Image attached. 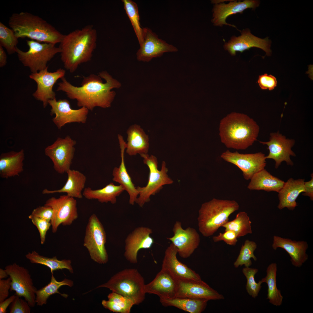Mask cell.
<instances>
[{"mask_svg":"<svg viewBox=\"0 0 313 313\" xmlns=\"http://www.w3.org/2000/svg\"><path fill=\"white\" fill-rule=\"evenodd\" d=\"M108 300H103L102 304L105 309L114 312L130 313L134 305L130 299L112 292L108 296Z\"/></svg>","mask_w":313,"mask_h":313,"instance_id":"obj_38","label":"cell"},{"mask_svg":"<svg viewBox=\"0 0 313 313\" xmlns=\"http://www.w3.org/2000/svg\"><path fill=\"white\" fill-rule=\"evenodd\" d=\"M99 75L84 77L79 87L72 85L63 77L58 84L57 90L64 92L70 99L76 100L79 107L91 111L96 107L109 108L116 95L115 92L111 90L120 88L121 84L106 71L101 72Z\"/></svg>","mask_w":313,"mask_h":313,"instance_id":"obj_1","label":"cell"},{"mask_svg":"<svg viewBox=\"0 0 313 313\" xmlns=\"http://www.w3.org/2000/svg\"><path fill=\"white\" fill-rule=\"evenodd\" d=\"M28 218L37 228L40 234L41 243L43 244L45 241L46 233L51 226L50 222L31 214L28 216Z\"/></svg>","mask_w":313,"mask_h":313,"instance_id":"obj_43","label":"cell"},{"mask_svg":"<svg viewBox=\"0 0 313 313\" xmlns=\"http://www.w3.org/2000/svg\"><path fill=\"white\" fill-rule=\"evenodd\" d=\"M15 297V294L12 295L0 303V313H6L7 307L13 302Z\"/></svg>","mask_w":313,"mask_h":313,"instance_id":"obj_50","label":"cell"},{"mask_svg":"<svg viewBox=\"0 0 313 313\" xmlns=\"http://www.w3.org/2000/svg\"><path fill=\"white\" fill-rule=\"evenodd\" d=\"M106 242V235L104 227L96 215L93 214L88 219L83 244L91 259L98 263L105 264L108 261L105 245Z\"/></svg>","mask_w":313,"mask_h":313,"instance_id":"obj_9","label":"cell"},{"mask_svg":"<svg viewBox=\"0 0 313 313\" xmlns=\"http://www.w3.org/2000/svg\"><path fill=\"white\" fill-rule=\"evenodd\" d=\"M242 271L247 280L245 286L246 291L250 296L255 298L258 296L263 283L261 280L257 283L255 279V276L258 270L256 268L245 267Z\"/></svg>","mask_w":313,"mask_h":313,"instance_id":"obj_42","label":"cell"},{"mask_svg":"<svg viewBox=\"0 0 313 313\" xmlns=\"http://www.w3.org/2000/svg\"><path fill=\"white\" fill-rule=\"evenodd\" d=\"M24 151H12L3 153L0 156V176L7 179L19 176L23 171Z\"/></svg>","mask_w":313,"mask_h":313,"instance_id":"obj_28","label":"cell"},{"mask_svg":"<svg viewBox=\"0 0 313 313\" xmlns=\"http://www.w3.org/2000/svg\"><path fill=\"white\" fill-rule=\"evenodd\" d=\"M304 179L295 180L292 178L285 182L283 188L278 192L279 203L277 208L282 210L286 208L293 210L297 206L296 200L299 195L305 191Z\"/></svg>","mask_w":313,"mask_h":313,"instance_id":"obj_27","label":"cell"},{"mask_svg":"<svg viewBox=\"0 0 313 313\" xmlns=\"http://www.w3.org/2000/svg\"><path fill=\"white\" fill-rule=\"evenodd\" d=\"M176 297L209 300L223 299V296L202 281H178Z\"/></svg>","mask_w":313,"mask_h":313,"instance_id":"obj_22","label":"cell"},{"mask_svg":"<svg viewBox=\"0 0 313 313\" xmlns=\"http://www.w3.org/2000/svg\"><path fill=\"white\" fill-rule=\"evenodd\" d=\"M272 247L274 250L278 248L284 249L290 257L292 264L295 267H301L308 259L306 251L308 245L306 241H296L274 236Z\"/></svg>","mask_w":313,"mask_h":313,"instance_id":"obj_25","label":"cell"},{"mask_svg":"<svg viewBox=\"0 0 313 313\" xmlns=\"http://www.w3.org/2000/svg\"><path fill=\"white\" fill-rule=\"evenodd\" d=\"M53 214V209L51 207L44 205L34 209L31 214L51 222Z\"/></svg>","mask_w":313,"mask_h":313,"instance_id":"obj_47","label":"cell"},{"mask_svg":"<svg viewBox=\"0 0 313 313\" xmlns=\"http://www.w3.org/2000/svg\"><path fill=\"white\" fill-rule=\"evenodd\" d=\"M18 39L12 29L0 22V46L6 49L9 54L16 52Z\"/></svg>","mask_w":313,"mask_h":313,"instance_id":"obj_41","label":"cell"},{"mask_svg":"<svg viewBox=\"0 0 313 313\" xmlns=\"http://www.w3.org/2000/svg\"><path fill=\"white\" fill-rule=\"evenodd\" d=\"M124 190L120 185H117L111 182L100 189L93 190L90 187L85 188L82 194L83 196L88 199H96L101 203L110 202L114 204L116 202L117 197Z\"/></svg>","mask_w":313,"mask_h":313,"instance_id":"obj_32","label":"cell"},{"mask_svg":"<svg viewBox=\"0 0 313 313\" xmlns=\"http://www.w3.org/2000/svg\"><path fill=\"white\" fill-rule=\"evenodd\" d=\"M143 159V163L147 165L149 169L148 182L144 187H137L139 196L136 202L140 207L150 201V197L158 193L165 185L171 184L173 180L168 174V169L165 161H163L160 170H158V162L154 156H149L147 154L140 155Z\"/></svg>","mask_w":313,"mask_h":313,"instance_id":"obj_7","label":"cell"},{"mask_svg":"<svg viewBox=\"0 0 313 313\" xmlns=\"http://www.w3.org/2000/svg\"><path fill=\"white\" fill-rule=\"evenodd\" d=\"M48 67L38 72L32 73L29 77L37 83V88L33 94L37 100L42 102L44 108L48 104L49 100L55 98V93L53 90L54 85L65 74V70L59 68L53 72L48 70Z\"/></svg>","mask_w":313,"mask_h":313,"instance_id":"obj_16","label":"cell"},{"mask_svg":"<svg viewBox=\"0 0 313 313\" xmlns=\"http://www.w3.org/2000/svg\"><path fill=\"white\" fill-rule=\"evenodd\" d=\"M11 280L10 277L6 279H0V303L7 299L11 288Z\"/></svg>","mask_w":313,"mask_h":313,"instance_id":"obj_48","label":"cell"},{"mask_svg":"<svg viewBox=\"0 0 313 313\" xmlns=\"http://www.w3.org/2000/svg\"><path fill=\"white\" fill-rule=\"evenodd\" d=\"M126 152L130 156L147 154L149 147V137L140 126L137 124L128 129Z\"/></svg>","mask_w":313,"mask_h":313,"instance_id":"obj_30","label":"cell"},{"mask_svg":"<svg viewBox=\"0 0 313 313\" xmlns=\"http://www.w3.org/2000/svg\"><path fill=\"white\" fill-rule=\"evenodd\" d=\"M32 263L40 264L49 268L52 274L54 271L63 269L68 270L71 273L73 272L70 260H58L56 256L49 258L40 255L35 251L28 252L25 256Z\"/></svg>","mask_w":313,"mask_h":313,"instance_id":"obj_35","label":"cell"},{"mask_svg":"<svg viewBox=\"0 0 313 313\" xmlns=\"http://www.w3.org/2000/svg\"><path fill=\"white\" fill-rule=\"evenodd\" d=\"M30 307L28 302L18 295L10 306V313H30Z\"/></svg>","mask_w":313,"mask_h":313,"instance_id":"obj_44","label":"cell"},{"mask_svg":"<svg viewBox=\"0 0 313 313\" xmlns=\"http://www.w3.org/2000/svg\"><path fill=\"white\" fill-rule=\"evenodd\" d=\"M8 275L5 270L0 268V279H3L8 277Z\"/></svg>","mask_w":313,"mask_h":313,"instance_id":"obj_52","label":"cell"},{"mask_svg":"<svg viewBox=\"0 0 313 313\" xmlns=\"http://www.w3.org/2000/svg\"><path fill=\"white\" fill-rule=\"evenodd\" d=\"M150 228L141 226L136 228L127 237L125 240L124 256L130 263H137V253L142 249H149L154 243L150 235L152 233Z\"/></svg>","mask_w":313,"mask_h":313,"instance_id":"obj_21","label":"cell"},{"mask_svg":"<svg viewBox=\"0 0 313 313\" xmlns=\"http://www.w3.org/2000/svg\"><path fill=\"white\" fill-rule=\"evenodd\" d=\"M97 34L92 25L75 30L64 36L59 47L64 67L70 72L90 60L97 46Z\"/></svg>","mask_w":313,"mask_h":313,"instance_id":"obj_2","label":"cell"},{"mask_svg":"<svg viewBox=\"0 0 313 313\" xmlns=\"http://www.w3.org/2000/svg\"><path fill=\"white\" fill-rule=\"evenodd\" d=\"M221 157L237 166L242 172L244 179L247 180L265 169L266 164V156L261 152L243 154L227 150L221 154Z\"/></svg>","mask_w":313,"mask_h":313,"instance_id":"obj_13","label":"cell"},{"mask_svg":"<svg viewBox=\"0 0 313 313\" xmlns=\"http://www.w3.org/2000/svg\"><path fill=\"white\" fill-rule=\"evenodd\" d=\"M29 47L26 52L17 48L18 59L25 66L28 67L32 73L38 72L48 67L47 64L61 50L55 45L39 42L34 40H27Z\"/></svg>","mask_w":313,"mask_h":313,"instance_id":"obj_8","label":"cell"},{"mask_svg":"<svg viewBox=\"0 0 313 313\" xmlns=\"http://www.w3.org/2000/svg\"><path fill=\"white\" fill-rule=\"evenodd\" d=\"M76 144L75 141L67 136L64 138H58L45 148V154L51 160L54 170L58 173L63 174L70 169Z\"/></svg>","mask_w":313,"mask_h":313,"instance_id":"obj_12","label":"cell"},{"mask_svg":"<svg viewBox=\"0 0 313 313\" xmlns=\"http://www.w3.org/2000/svg\"><path fill=\"white\" fill-rule=\"evenodd\" d=\"M241 33V35L239 36H232L230 40L224 46L225 49L232 55H235L237 51L242 52L253 47L262 49L267 56L271 55V41L268 37L264 39L258 37L253 35L249 29L243 30Z\"/></svg>","mask_w":313,"mask_h":313,"instance_id":"obj_19","label":"cell"},{"mask_svg":"<svg viewBox=\"0 0 313 313\" xmlns=\"http://www.w3.org/2000/svg\"><path fill=\"white\" fill-rule=\"evenodd\" d=\"M44 205L51 207L53 214L51 221L52 231L56 233L59 226H69L78 217L77 201L74 198L67 195L59 198L52 197L45 202Z\"/></svg>","mask_w":313,"mask_h":313,"instance_id":"obj_10","label":"cell"},{"mask_svg":"<svg viewBox=\"0 0 313 313\" xmlns=\"http://www.w3.org/2000/svg\"><path fill=\"white\" fill-rule=\"evenodd\" d=\"M64 285L71 287L73 285V281L66 278L61 281H58L53 274H52L50 282L36 291V303L37 305L42 306L44 304H46L47 300L49 297L51 295L56 293L59 294L65 298H67L68 296L67 294H61L58 290L60 287Z\"/></svg>","mask_w":313,"mask_h":313,"instance_id":"obj_36","label":"cell"},{"mask_svg":"<svg viewBox=\"0 0 313 313\" xmlns=\"http://www.w3.org/2000/svg\"><path fill=\"white\" fill-rule=\"evenodd\" d=\"M145 284L143 277L137 269L128 268L117 272L97 288H108L130 299L134 305H139L145 299Z\"/></svg>","mask_w":313,"mask_h":313,"instance_id":"obj_6","label":"cell"},{"mask_svg":"<svg viewBox=\"0 0 313 313\" xmlns=\"http://www.w3.org/2000/svg\"><path fill=\"white\" fill-rule=\"evenodd\" d=\"M257 247V244L255 242L248 239L245 240L244 244L241 247L236 260L234 263V267L237 268L243 265L246 267L251 266L252 265L251 259L252 258L255 261L257 260L254 254Z\"/></svg>","mask_w":313,"mask_h":313,"instance_id":"obj_40","label":"cell"},{"mask_svg":"<svg viewBox=\"0 0 313 313\" xmlns=\"http://www.w3.org/2000/svg\"><path fill=\"white\" fill-rule=\"evenodd\" d=\"M257 82L262 90H273L276 86L277 81L276 78L273 76L265 73L259 75Z\"/></svg>","mask_w":313,"mask_h":313,"instance_id":"obj_45","label":"cell"},{"mask_svg":"<svg viewBox=\"0 0 313 313\" xmlns=\"http://www.w3.org/2000/svg\"><path fill=\"white\" fill-rule=\"evenodd\" d=\"M178 281L165 270L161 269L154 279L145 284L146 293L158 296L160 299H171L176 297Z\"/></svg>","mask_w":313,"mask_h":313,"instance_id":"obj_23","label":"cell"},{"mask_svg":"<svg viewBox=\"0 0 313 313\" xmlns=\"http://www.w3.org/2000/svg\"><path fill=\"white\" fill-rule=\"evenodd\" d=\"M311 180L308 181L304 182L305 191L303 193V195L305 196H308L310 198V199L312 201L313 200V173L311 174Z\"/></svg>","mask_w":313,"mask_h":313,"instance_id":"obj_49","label":"cell"},{"mask_svg":"<svg viewBox=\"0 0 313 313\" xmlns=\"http://www.w3.org/2000/svg\"><path fill=\"white\" fill-rule=\"evenodd\" d=\"M260 1L258 0H245L243 1H235L228 4L224 3H216L213 10V19L212 22L216 26H222L223 25L236 27L234 25L226 22L229 16L237 13H242L245 9H252L254 10L258 7Z\"/></svg>","mask_w":313,"mask_h":313,"instance_id":"obj_24","label":"cell"},{"mask_svg":"<svg viewBox=\"0 0 313 313\" xmlns=\"http://www.w3.org/2000/svg\"><path fill=\"white\" fill-rule=\"evenodd\" d=\"M143 29V41L136 54L138 61L148 62L154 58L161 57L165 52L178 51L175 47L159 38L150 29L144 28Z\"/></svg>","mask_w":313,"mask_h":313,"instance_id":"obj_17","label":"cell"},{"mask_svg":"<svg viewBox=\"0 0 313 313\" xmlns=\"http://www.w3.org/2000/svg\"><path fill=\"white\" fill-rule=\"evenodd\" d=\"M122 1L140 45L143 40V29L140 25L137 5L135 2L131 0H123Z\"/></svg>","mask_w":313,"mask_h":313,"instance_id":"obj_39","label":"cell"},{"mask_svg":"<svg viewBox=\"0 0 313 313\" xmlns=\"http://www.w3.org/2000/svg\"><path fill=\"white\" fill-rule=\"evenodd\" d=\"M277 265L276 263H272L268 266L266 276L261 280L262 283H265L267 285V299L270 303L277 306L281 305L283 297L281 291L277 287L276 277Z\"/></svg>","mask_w":313,"mask_h":313,"instance_id":"obj_34","label":"cell"},{"mask_svg":"<svg viewBox=\"0 0 313 313\" xmlns=\"http://www.w3.org/2000/svg\"><path fill=\"white\" fill-rule=\"evenodd\" d=\"M8 23L18 39L28 38L55 45L61 42L64 35L41 17L27 12L13 13Z\"/></svg>","mask_w":313,"mask_h":313,"instance_id":"obj_4","label":"cell"},{"mask_svg":"<svg viewBox=\"0 0 313 313\" xmlns=\"http://www.w3.org/2000/svg\"><path fill=\"white\" fill-rule=\"evenodd\" d=\"M251 223L247 213L244 211H241L236 215L234 220L228 221L222 227L225 228V231H233L239 238L252 234Z\"/></svg>","mask_w":313,"mask_h":313,"instance_id":"obj_37","label":"cell"},{"mask_svg":"<svg viewBox=\"0 0 313 313\" xmlns=\"http://www.w3.org/2000/svg\"><path fill=\"white\" fill-rule=\"evenodd\" d=\"M177 254L176 248L171 243L165 250L161 269L167 271L177 281L202 280L198 274L178 259Z\"/></svg>","mask_w":313,"mask_h":313,"instance_id":"obj_20","label":"cell"},{"mask_svg":"<svg viewBox=\"0 0 313 313\" xmlns=\"http://www.w3.org/2000/svg\"><path fill=\"white\" fill-rule=\"evenodd\" d=\"M208 301L203 299L176 297L171 299H160L165 307L173 306L190 313H201L206 308Z\"/></svg>","mask_w":313,"mask_h":313,"instance_id":"obj_33","label":"cell"},{"mask_svg":"<svg viewBox=\"0 0 313 313\" xmlns=\"http://www.w3.org/2000/svg\"><path fill=\"white\" fill-rule=\"evenodd\" d=\"M234 200L213 198L203 203L197 218L199 230L204 236L213 235L229 221V217L239 208Z\"/></svg>","mask_w":313,"mask_h":313,"instance_id":"obj_5","label":"cell"},{"mask_svg":"<svg viewBox=\"0 0 313 313\" xmlns=\"http://www.w3.org/2000/svg\"><path fill=\"white\" fill-rule=\"evenodd\" d=\"M219 131L221 141L227 148L245 150L256 140L259 127L247 115L232 112L221 120Z\"/></svg>","mask_w":313,"mask_h":313,"instance_id":"obj_3","label":"cell"},{"mask_svg":"<svg viewBox=\"0 0 313 313\" xmlns=\"http://www.w3.org/2000/svg\"><path fill=\"white\" fill-rule=\"evenodd\" d=\"M51 106L50 114L55 115L52 121L60 129L66 124L73 122L85 123L89 110L84 107L74 110L70 107L69 101L66 99L57 101L56 98L48 101Z\"/></svg>","mask_w":313,"mask_h":313,"instance_id":"obj_14","label":"cell"},{"mask_svg":"<svg viewBox=\"0 0 313 313\" xmlns=\"http://www.w3.org/2000/svg\"><path fill=\"white\" fill-rule=\"evenodd\" d=\"M237 236L236 234L232 230H228L224 233H220L217 236L213 237L214 242H217L223 241L227 245H235L238 241Z\"/></svg>","mask_w":313,"mask_h":313,"instance_id":"obj_46","label":"cell"},{"mask_svg":"<svg viewBox=\"0 0 313 313\" xmlns=\"http://www.w3.org/2000/svg\"><path fill=\"white\" fill-rule=\"evenodd\" d=\"M7 63V55L3 48L0 46V67L5 66Z\"/></svg>","mask_w":313,"mask_h":313,"instance_id":"obj_51","label":"cell"},{"mask_svg":"<svg viewBox=\"0 0 313 313\" xmlns=\"http://www.w3.org/2000/svg\"><path fill=\"white\" fill-rule=\"evenodd\" d=\"M118 137L121 149V161L119 166L115 167L113 169L112 180L120 184L128 192L129 196V203L133 205L136 202L139 193L128 172L125 164L124 153L126 148V143L121 135L118 134Z\"/></svg>","mask_w":313,"mask_h":313,"instance_id":"obj_26","label":"cell"},{"mask_svg":"<svg viewBox=\"0 0 313 313\" xmlns=\"http://www.w3.org/2000/svg\"><path fill=\"white\" fill-rule=\"evenodd\" d=\"M259 142L260 143L267 146L269 153L266 156V158L272 159L275 161L276 168H278L284 161L288 165L292 166L294 165L290 156H296L295 154L292 150L295 143L294 139L287 138L285 136L278 131L270 134L268 141Z\"/></svg>","mask_w":313,"mask_h":313,"instance_id":"obj_15","label":"cell"},{"mask_svg":"<svg viewBox=\"0 0 313 313\" xmlns=\"http://www.w3.org/2000/svg\"><path fill=\"white\" fill-rule=\"evenodd\" d=\"M172 231L174 235L167 238V239L176 247L180 257H189L199 245L200 239L199 233L195 229L190 227L183 229L181 223L179 221L175 222Z\"/></svg>","mask_w":313,"mask_h":313,"instance_id":"obj_18","label":"cell"},{"mask_svg":"<svg viewBox=\"0 0 313 313\" xmlns=\"http://www.w3.org/2000/svg\"><path fill=\"white\" fill-rule=\"evenodd\" d=\"M5 270L11 280L10 291H15V295L24 297L30 306L34 307L37 290L33 285L28 270L16 263L6 266Z\"/></svg>","mask_w":313,"mask_h":313,"instance_id":"obj_11","label":"cell"},{"mask_svg":"<svg viewBox=\"0 0 313 313\" xmlns=\"http://www.w3.org/2000/svg\"><path fill=\"white\" fill-rule=\"evenodd\" d=\"M67 181L61 188L54 190L45 189L43 190V194L65 193L69 196L81 199L82 198V191L85 188L86 177L84 174L78 170L70 169L66 172Z\"/></svg>","mask_w":313,"mask_h":313,"instance_id":"obj_29","label":"cell"},{"mask_svg":"<svg viewBox=\"0 0 313 313\" xmlns=\"http://www.w3.org/2000/svg\"><path fill=\"white\" fill-rule=\"evenodd\" d=\"M247 188L251 190H263L279 192L285 182L271 174L264 169L254 174Z\"/></svg>","mask_w":313,"mask_h":313,"instance_id":"obj_31","label":"cell"}]
</instances>
